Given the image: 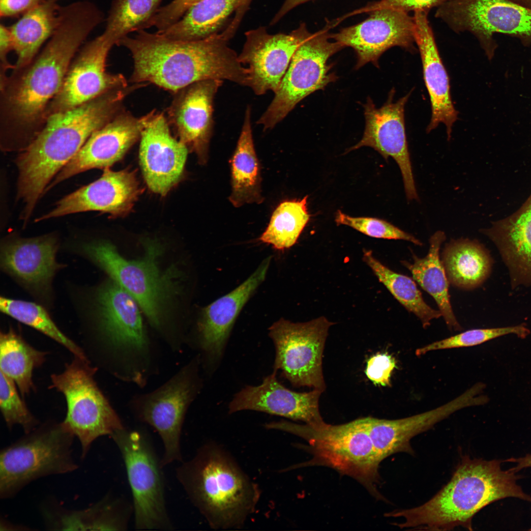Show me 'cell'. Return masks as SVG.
Segmentation results:
<instances>
[{
  "instance_id": "6da1fadb",
  "label": "cell",
  "mask_w": 531,
  "mask_h": 531,
  "mask_svg": "<svg viewBox=\"0 0 531 531\" xmlns=\"http://www.w3.org/2000/svg\"><path fill=\"white\" fill-rule=\"evenodd\" d=\"M103 21L100 11L87 1L62 6L59 23L41 51L0 82V133L4 149L22 150L41 130L72 60Z\"/></svg>"
},
{
  "instance_id": "7a4b0ae2",
  "label": "cell",
  "mask_w": 531,
  "mask_h": 531,
  "mask_svg": "<svg viewBox=\"0 0 531 531\" xmlns=\"http://www.w3.org/2000/svg\"><path fill=\"white\" fill-rule=\"evenodd\" d=\"M221 32L197 40L167 38L142 30L121 38L134 63L130 82L149 83L173 93L197 82L226 80L249 86V72Z\"/></svg>"
},
{
  "instance_id": "3957f363",
  "label": "cell",
  "mask_w": 531,
  "mask_h": 531,
  "mask_svg": "<svg viewBox=\"0 0 531 531\" xmlns=\"http://www.w3.org/2000/svg\"><path fill=\"white\" fill-rule=\"evenodd\" d=\"M129 87L110 90L72 109L54 114L16 159L17 195L24 205L22 215L30 218L37 202L58 173L89 137L122 109Z\"/></svg>"
},
{
  "instance_id": "277c9868",
  "label": "cell",
  "mask_w": 531,
  "mask_h": 531,
  "mask_svg": "<svg viewBox=\"0 0 531 531\" xmlns=\"http://www.w3.org/2000/svg\"><path fill=\"white\" fill-rule=\"evenodd\" d=\"M502 462L463 456L450 481L432 499L388 515L403 517L405 522L397 525L401 528L450 531L462 527L472 531L473 516L493 502L513 497L531 502V496L517 484L521 475L510 469L502 470Z\"/></svg>"
},
{
  "instance_id": "5b68a950",
  "label": "cell",
  "mask_w": 531,
  "mask_h": 531,
  "mask_svg": "<svg viewBox=\"0 0 531 531\" xmlns=\"http://www.w3.org/2000/svg\"><path fill=\"white\" fill-rule=\"evenodd\" d=\"M96 333L82 347L91 363L121 380L144 385L152 364V346L134 298L112 280L97 295Z\"/></svg>"
},
{
  "instance_id": "8992f818",
  "label": "cell",
  "mask_w": 531,
  "mask_h": 531,
  "mask_svg": "<svg viewBox=\"0 0 531 531\" xmlns=\"http://www.w3.org/2000/svg\"><path fill=\"white\" fill-rule=\"evenodd\" d=\"M176 476L193 505L214 528L240 527L254 510L256 485L224 450L213 444L181 461Z\"/></svg>"
},
{
  "instance_id": "52a82bcc",
  "label": "cell",
  "mask_w": 531,
  "mask_h": 531,
  "mask_svg": "<svg viewBox=\"0 0 531 531\" xmlns=\"http://www.w3.org/2000/svg\"><path fill=\"white\" fill-rule=\"evenodd\" d=\"M83 252L102 268L112 280L136 301L150 324L161 331L166 303L179 289L178 271L174 266L162 271L159 259L163 247L158 242L145 244V252L139 259L121 256L112 244L106 241L85 245Z\"/></svg>"
},
{
  "instance_id": "ba28073f",
  "label": "cell",
  "mask_w": 531,
  "mask_h": 531,
  "mask_svg": "<svg viewBox=\"0 0 531 531\" xmlns=\"http://www.w3.org/2000/svg\"><path fill=\"white\" fill-rule=\"evenodd\" d=\"M268 429L285 431L308 442L313 455L304 466L322 465L350 476L379 497L375 484L379 481L381 462L371 439L358 419L341 425H300L287 421L272 422Z\"/></svg>"
},
{
  "instance_id": "9c48e42d",
  "label": "cell",
  "mask_w": 531,
  "mask_h": 531,
  "mask_svg": "<svg viewBox=\"0 0 531 531\" xmlns=\"http://www.w3.org/2000/svg\"><path fill=\"white\" fill-rule=\"evenodd\" d=\"M0 455V496L11 498L32 481L77 468L72 456L74 435L63 424H39Z\"/></svg>"
},
{
  "instance_id": "30bf717a",
  "label": "cell",
  "mask_w": 531,
  "mask_h": 531,
  "mask_svg": "<svg viewBox=\"0 0 531 531\" xmlns=\"http://www.w3.org/2000/svg\"><path fill=\"white\" fill-rule=\"evenodd\" d=\"M97 368L74 356L64 370L51 376V388L62 393L66 403L64 426L79 439L84 458L98 438L111 436L124 427L94 379Z\"/></svg>"
},
{
  "instance_id": "8fae6325",
  "label": "cell",
  "mask_w": 531,
  "mask_h": 531,
  "mask_svg": "<svg viewBox=\"0 0 531 531\" xmlns=\"http://www.w3.org/2000/svg\"><path fill=\"white\" fill-rule=\"evenodd\" d=\"M123 459L138 530L171 531L166 505L163 468L145 433L125 427L110 436Z\"/></svg>"
},
{
  "instance_id": "7c38bea8",
  "label": "cell",
  "mask_w": 531,
  "mask_h": 531,
  "mask_svg": "<svg viewBox=\"0 0 531 531\" xmlns=\"http://www.w3.org/2000/svg\"><path fill=\"white\" fill-rule=\"evenodd\" d=\"M330 28L327 24L312 33L295 52L273 100L257 122L264 130L274 127L305 97L337 79L327 61L344 47L330 41Z\"/></svg>"
},
{
  "instance_id": "4fadbf2b",
  "label": "cell",
  "mask_w": 531,
  "mask_h": 531,
  "mask_svg": "<svg viewBox=\"0 0 531 531\" xmlns=\"http://www.w3.org/2000/svg\"><path fill=\"white\" fill-rule=\"evenodd\" d=\"M199 362L194 358L157 389L132 401L138 418L153 427L162 440L163 467L182 461L181 429L186 411L200 389Z\"/></svg>"
},
{
  "instance_id": "5bb4252c",
  "label": "cell",
  "mask_w": 531,
  "mask_h": 531,
  "mask_svg": "<svg viewBox=\"0 0 531 531\" xmlns=\"http://www.w3.org/2000/svg\"><path fill=\"white\" fill-rule=\"evenodd\" d=\"M435 16L457 33L472 34L489 60L498 48L495 33L531 46V9L509 0H449L438 7Z\"/></svg>"
},
{
  "instance_id": "9a60e30c",
  "label": "cell",
  "mask_w": 531,
  "mask_h": 531,
  "mask_svg": "<svg viewBox=\"0 0 531 531\" xmlns=\"http://www.w3.org/2000/svg\"><path fill=\"white\" fill-rule=\"evenodd\" d=\"M334 323L321 317L294 323L281 319L269 328L275 348L274 371L293 385L308 386L323 392L326 388L322 360L329 327Z\"/></svg>"
},
{
  "instance_id": "2e32d148",
  "label": "cell",
  "mask_w": 531,
  "mask_h": 531,
  "mask_svg": "<svg viewBox=\"0 0 531 531\" xmlns=\"http://www.w3.org/2000/svg\"><path fill=\"white\" fill-rule=\"evenodd\" d=\"M115 43L103 33L86 43L72 60L62 87L50 104L47 118L81 105L114 88L128 86L121 74L108 73L106 63Z\"/></svg>"
},
{
  "instance_id": "e0dca14e",
  "label": "cell",
  "mask_w": 531,
  "mask_h": 531,
  "mask_svg": "<svg viewBox=\"0 0 531 531\" xmlns=\"http://www.w3.org/2000/svg\"><path fill=\"white\" fill-rule=\"evenodd\" d=\"M368 13L369 17L361 23L330 33L335 41L354 50L356 69L368 62L379 67L380 57L391 47L398 46L412 53L417 50L414 18L409 13L385 8Z\"/></svg>"
},
{
  "instance_id": "ac0fdd59",
  "label": "cell",
  "mask_w": 531,
  "mask_h": 531,
  "mask_svg": "<svg viewBox=\"0 0 531 531\" xmlns=\"http://www.w3.org/2000/svg\"><path fill=\"white\" fill-rule=\"evenodd\" d=\"M394 94L393 88L385 103L379 108H376L370 97L367 98L363 105L365 119L363 136L347 152L363 147H369L386 160L392 157L400 170L407 200L417 201L418 197L408 149L404 118L405 107L411 92L396 102H394Z\"/></svg>"
},
{
  "instance_id": "d6986e66",
  "label": "cell",
  "mask_w": 531,
  "mask_h": 531,
  "mask_svg": "<svg viewBox=\"0 0 531 531\" xmlns=\"http://www.w3.org/2000/svg\"><path fill=\"white\" fill-rule=\"evenodd\" d=\"M311 34L304 23L289 34H270L264 27L245 33V41L238 57L248 66L249 87L255 94L276 92L295 52Z\"/></svg>"
},
{
  "instance_id": "ffe728a7",
  "label": "cell",
  "mask_w": 531,
  "mask_h": 531,
  "mask_svg": "<svg viewBox=\"0 0 531 531\" xmlns=\"http://www.w3.org/2000/svg\"><path fill=\"white\" fill-rule=\"evenodd\" d=\"M153 110L136 117L121 110L89 137L73 158L58 173L44 193L58 183L92 169L110 168L120 160L138 140L142 132L155 113Z\"/></svg>"
},
{
  "instance_id": "44dd1931",
  "label": "cell",
  "mask_w": 531,
  "mask_h": 531,
  "mask_svg": "<svg viewBox=\"0 0 531 531\" xmlns=\"http://www.w3.org/2000/svg\"><path fill=\"white\" fill-rule=\"evenodd\" d=\"M223 81L195 82L174 93L167 110V121L178 140L194 152L200 164L208 160L212 134L213 100Z\"/></svg>"
},
{
  "instance_id": "7402d4cb",
  "label": "cell",
  "mask_w": 531,
  "mask_h": 531,
  "mask_svg": "<svg viewBox=\"0 0 531 531\" xmlns=\"http://www.w3.org/2000/svg\"><path fill=\"white\" fill-rule=\"evenodd\" d=\"M142 192L134 171L106 168L98 179L63 197L51 211L36 220L88 211L121 216L130 212Z\"/></svg>"
},
{
  "instance_id": "603a6c76",
  "label": "cell",
  "mask_w": 531,
  "mask_h": 531,
  "mask_svg": "<svg viewBox=\"0 0 531 531\" xmlns=\"http://www.w3.org/2000/svg\"><path fill=\"white\" fill-rule=\"evenodd\" d=\"M140 139L139 159L146 183L152 192L165 196L180 180L188 149L172 136L162 113L155 112Z\"/></svg>"
},
{
  "instance_id": "cb8c5ba5",
  "label": "cell",
  "mask_w": 531,
  "mask_h": 531,
  "mask_svg": "<svg viewBox=\"0 0 531 531\" xmlns=\"http://www.w3.org/2000/svg\"><path fill=\"white\" fill-rule=\"evenodd\" d=\"M276 371L265 377L258 386H246L235 394L229 406V413L253 410L319 426L324 421L319 401L322 391L313 389L297 392L286 388L277 380Z\"/></svg>"
},
{
  "instance_id": "d4e9b609",
  "label": "cell",
  "mask_w": 531,
  "mask_h": 531,
  "mask_svg": "<svg viewBox=\"0 0 531 531\" xmlns=\"http://www.w3.org/2000/svg\"><path fill=\"white\" fill-rule=\"evenodd\" d=\"M270 261L271 257L266 258L240 286L203 311L198 324L199 347L207 363H215L221 358L237 316L264 280Z\"/></svg>"
},
{
  "instance_id": "484cf974",
  "label": "cell",
  "mask_w": 531,
  "mask_h": 531,
  "mask_svg": "<svg viewBox=\"0 0 531 531\" xmlns=\"http://www.w3.org/2000/svg\"><path fill=\"white\" fill-rule=\"evenodd\" d=\"M472 400L466 392L446 404L426 412L394 420L371 417L358 419L368 433L381 462L398 452L413 455L411 440L432 428L454 412L471 407Z\"/></svg>"
},
{
  "instance_id": "4316f807",
  "label": "cell",
  "mask_w": 531,
  "mask_h": 531,
  "mask_svg": "<svg viewBox=\"0 0 531 531\" xmlns=\"http://www.w3.org/2000/svg\"><path fill=\"white\" fill-rule=\"evenodd\" d=\"M55 236L16 238L4 244L1 252L3 269L36 294L46 295L59 265Z\"/></svg>"
},
{
  "instance_id": "83f0119b",
  "label": "cell",
  "mask_w": 531,
  "mask_h": 531,
  "mask_svg": "<svg viewBox=\"0 0 531 531\" xmlns=\"http://www.w3.org/2000/svg\"><path fill=\"white\" fill-rule=\"evenodd\" d=\"M428 12H414V38L421 57L424 80L430 97L432 116L426 128L427 133L440 123L446 128L448 140L457 119L450 95L449 79L439 54L433 32L427 19Z\"/></svg>"
},
{
  "instance_id": "f1b7e54d",
  "label": "cell",
  "mask_w": 531,
  "mask_h": 531,
  "mask_svg": "<svg viewBox=\"0 0 531 531\" xmlns=\"http://www.w3.org/2000/svg\"><path fill=\"white\" fill-rule=\"evenodd\" d=\"M496 245L512 288L531 285V194L515 212L480 230Z\"/></svg>"
},
{
  "instance_id": "f546056e",
  "label": "cell",
  "mask_w": 531,
  "mask_h": 531,
  "mask_svg": "<svg viewBox=\"0 0 531 531\" xmlns=\"http://www.w3.org/2000/svg\"><path fill=\"white\" fill-rule=\"evenodd\" d=\"M230 162L232 192L229 200L231 204L238 207L246 204L262 203L261 169L254 148L249 106L245 110L240 136Z\"/></svg>"
},
{
  "instance_id": "4dcf8cb0",
  "label": "cell",
  "mask_w": 531,
  "mask_h": 531,
  "mask_svg": "<svg viewBox=\"0 0 531 531\" xmlns=\"http://www.w3.org/2000/svg\"><path fill=\"white\" fill-rule=\"evenodd\" d=\"M59 1L45 0L22 15L9 27L13 51L17 56L14 68L31 61L51 37L60 20Z\"/></svg>"
},
{
  "instance_id": "1f68e13d",
  "label": "cell",
  "mask_w": 531,
  "mask_h": 531,
  "mask_svg": "<svg viewBox=\"0 0 531 531\" xmlns=\"http://www.w3.org/2000/svg\"><path fill=\"white\" fill-rule=\"evenodd\" d=\"M445 239L443 232H436L429 239V249L425 257L420 258L412 253V263L407 261H402L401 263L411 272L413 279L433 297L450 329L456 331L462 328L452 308L449 282L440 257L441 246Z\"/></svg>"
},
{
  "instance_id": "d6a6232c",
  "label": "cell",
  "mask_w": 531,
  "mask_h": 531,
  "mask_svg": "<svg viewBox=\"0 0 531 531\" xmlns=\"http://www.w3.org/2000/svg\"><path fill=\"white\" fill-rule=\"evenodd\" d=\"M442 257L449 283L464 290L480 286L489 276L493 264L487 249L475 239L451 240Z\"/></svg>"
},
{
  "instance_id": "836d02e7",
  "label": "cell",
  "mask_w": 531,
  "mask_h": 531,
  "mask_svg": "<svg viewBox=\"0 0 531 531\" xmlns=\"http://www.w3.org/2000/svg\"><path fill=\"white\" fill-rule=\"evenodd\" d=\"M132 514V503L109 495L89 508L61 512L48 520L55 530L124 531Z\"/></svg>"
},
{
  "instance_id": "e575fe53",
  "label": "cell",
  "mask_w": 531,
  "mask_h": 531,
  "mask_svg": "<svg viewBox=\"0 0 531 531\" xmlns=\"http://www.w3.org/2000/svg\"><path fill=\"white\" fill-rule=\"evenodd\" d=\"M240 0H202L191 6L177 22L157 31L173 39L197 40L218 33Z\"/></svg>"
},
{
  "instance_id": "d590c367",
  "label": "cell",
  "mask_w": 531,
  "mask_h": 531,
  "mask_svg": "<svg viewBox=\"0 0 531 531\" xmlns=\"http://www.w3.org/2000/svg\"><path fill=\"white\" fill-rule=\"evenodd\" d=\"M47 352L36 349L12 328L0 335V369L24 398L35 390L33 372L46 360Z\"/></svg>"
},
{
  "instance_id": "8d00e7d4",
  "label": "cell",
  "mask_w": 531,
  "mask_h": 531,
  "mask_svg": "<svg viewBox=\"0 0 531 531\" xmlns=\"http://www.w3.org/2000/svg\"><path fill=\"white\" fill-rule=\"evenodd\" d=\"M363 260L394 298L420 320L424 328L430 325L432 320L442 317L439 310L431 308L424 300L413 279L391 270L375 258L370 250L364 251Z\"/></svg>"
},
{
  "instance_id": "74e56055",
  "label": "cell",
  "mask_w": 531,
  "mask_h": 531,
  "mask_svg": "<svg viewBox=\"0 0 531 531\" xmlns=\"http://www.w3.org/2000/svg\"><path fill=\"white\" fill-rule=\"evenodd\" d=\"M307 199V195L301 200L281 203L273 211L259 240L278 250L289 248L294 245L310 219Z\"/></svg>"
},
{
  "instance_id": "f35d334b",
  "label": "cell",
  "mask_w": 531,
  "mask_h": 531,
  "mask_svg": "<svg viewBox=\"0 0 531 531\" xmlns=\"http://www.w3.org/2000/svg\"><path fill=\"white\" fill-rule=\"evenodd\" d=\"M162 0H114L103 33L118 45L120 40L142 30L154 15Z\"/></svg>"
},
{
  "instance_id": "ab89813d",
  "label": "cell",
  "mask_w": 531,
  "mask_h": 531,
  "mask_svg": "<svg viewBox=\"0 0 531 531\" xmlns=\"http://www.w3.org/2000/svg\"><path fill=\"white\" fill-rule=\"evenodd\" d=\"M0 309L3 313L59 344L74 356L88 360L82 347L62 333L40 305L32 302L1 297Z\"/></svg>"
},
{
  "instance_id": "60d3db41",
  "label": "cell",
  "mask_w": 531,
  "mask_h": 531,
  "mask_svg": "<svg viewBox=\"0 0 531 531\" xmlns=\"http://www.w3.org/2000/svg\"><path fill=\"white\" fill-rule=\"evenodd\" d=\"M530 333V329L523 324L468 330L419 348L415 351V354L417 356H421L432 351L474 346L509 334H514L519 338H525Z\"/></svg>"
},
{
  "instance_id": "b9f144b4",
  "label": "cell",
  "mask_w": 531,
  "mask_h": 531,
  "mask_svg": "<svg viewBox=\"0 0 531 531\" xmlns=\"http://www.w3.org/2000/svg\"><path fill=\"white\" fill-rule=\"evenodd\" d=\"M0 373V409L4 421L8 429L19 425L25 434L28 433L39 422L20 396L14 382Z\"/></svg>"
},
{
  "instance_id": "7bdbcfd3",
  "label": "cell",
  "mask_w": 531,
  "mask_h": 531,
  "mask_svg": "<svg viewBox=\"0 0 531 531\" xmlns=\"http://www.w3.org/2000/svg\"><path fill=\"white\" fill-rule=\"evenodd\" d=\"M335 221L337 225L348 226L371 237L404 240L416 245L422 244L413 236L383 219L367 217H352L338 210Z\"/></svg>"
},
{
  "instance_id": "ee69618b",
  "label": "cell",
  "mask_w": 531,
  "mask_h": 531,
  "mask_svg": "<svg viewBox=\"0 0 531 531\" xmlns=\"http://www.w3.org/2000/svg\"><path fill=\"white\" fill-rule=\"evenodd\" d=\"M202 0H172L159 8L146 26L145 29L154 27L162 31L177 22L193 5Z\"/></svg>"
},
{
  "instance_id": "f6af8a7d",
  "label": "cell",
  "mask_w": 531,
  "mask_h": 531,
  "mask_svg": "<svg viewBox=\"0 0 531 531\" xmlns=\"http://www.w3.org/2000/svg\"><path fill=\"white\" fill-rule=\"evenodd\" d=\"M449 0H380L370 2L364 7L352 12L355 15L369 13L380 8H392L409 13L411 11L423 10L429 12L434 7H439Z\"/></svg>"
},
{
  "instance_id": "bcb514c9",
  "label": "cell",
  "mask_w": 531,
  "mask_h": 531,
  "mask_svg": "<svg viewBox=\"0 0 531 531\" xmlns=\"http://www.w3.org/2000/svg\"><path fill=\"white\" fill-rule=\"evenodd\" d=\"M396 367L395 358L387 353H378L367 361L365 374L374 384L390 386V377Z\"/></svg>"
},
{
  "instance_id": "7dc6e473",
  "label": "cell",
  "mask_w": 531,
  "mask_h": 531,
  "mask_svg": "<svg viewBox=\"0 0 531 531\" xmlns=\"http://www.w3.org/2000/svg\"><path fill=\"white\" fill-rule=\"evenodd\" d=\"M13 51V41L9 27L0 25V82L5 79L7 71L13 69L14 65L8 60V55Z\"/></svg>"
},
{
  "instance_id": "c3c4849f",
  "label": "cell",
  "mask_w": 531,
  "mask_h": 531,
  "mask_svg": "<svg viewBox=\"0 0 531 531\" xmlns=\"http://www.w3.org/2000/svg\"><path fill=\"white\" fill-rule=\"evenodd\" d=\"M45 0H0L1 18H12L23 15Z\"/></svg>"
},
{
  "instance_id": "681fc988",
  "label": "cell",
  "mask_w": 531,
  "mask_h": 531,
  "mask_svg": "<svg viewBox=\"0 0 531 531\" xmlns=\"http://www.w3.org/2000/svg\"><path fill=\"white\" fill-rule=\"evenodd\" d=\"M310 0H285L280 8L272 19L270 25H273L276 24L282 18L293 8Z\"/></svg>"
},
{
  "instance_id": "f907efd6",
  "label": "cell",
  "mask_w": 531,
  "mask_h": 531,
  "mask_svg": "<svg viewBox=\"0 0 531 531\" xmlns=\"http://www.w3.org/2000/svg\"><path fill=\"white\" fill-rule=\"evenodd\" d=\"M252 0H240L239 5L236 11V15L239 18H243L248 10Z\"/></svg>"
},
{
  "instance_id": "816d5d0a",
  "label": "cell",
  "mask_w": 531,
  "mask_h": 531,
  "mask_svg": "<svg viewBox=\"0 0 531 531\" xmlns=\"http://www.w3.org/2000/svg\"><path fill=\"white\" fill-rule=\"evenodd\" d=\"M0 530L2 531H14V530H27V528H24L23 526L16 525L13 524L8 522L5 520L1 519L0 521Z\"/></svg>"
},
{
  "instance_id": "f5cc1de1",
  "label": "cell",
  "mask_w": 531,
  "mask_h": 531,
  "mask_svg": "<svg viewBox=\"0 0 531 531\" xmlns=\"http://www.w3.org/2000/svg\"><path fill=\"white\" fill-rule=\"evenodd\" d=\"M520 465L522 468H531V454H528L520 458Z\"/></svg>"
},
{
  "instance_id": "db71d44e",
  "label": "cell",
  "mask_w": 531,
  "mask_h": 531,
  "mask_svg": "<svg viewBox=\"0 0 531 531\" xmlns=\"http://www.w3.org/2000/svg\"><path fill=\"white\" fill-rule=\"evenodd\" d=\"M531 9V0H509Z\"/></svg>"
}]
</instances>
